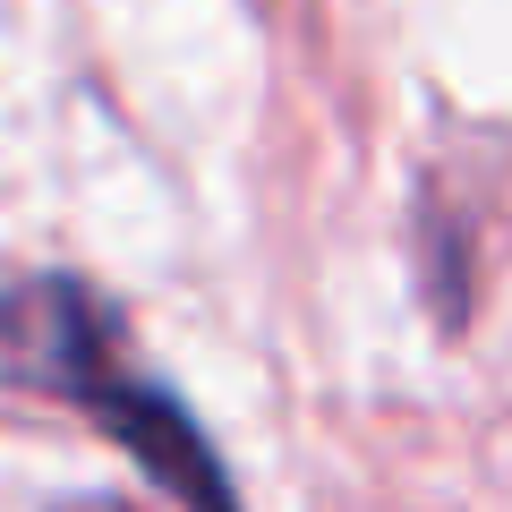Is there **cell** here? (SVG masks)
I'll return each mask as SVG.
<instances>
[{
    "label": "cell",
    "mask_w": 512,
    "mask_h": 512,
    "mask_svg": "<svg viewBox=\"0 0 512 512\" xmlns=\"http://www.w3.org/2000/svg\"><path fill=\"white\" fill-rule=\"evenodd\" d=\"M0 376L26 384V393L94 410L188 512H239L222 470H214V453H205V436L188 427V410L128 359L120 316L94 291H77V282H26V291L0 299Z\"/></svg>",
    "instance_id": "obj_1"
},
{
    "label": "cell",
    "mask_w": 512,
    "mask_h": 512,
    "mask_svg": "<svg viewBox=\"0 0 512 512\" xmlns=\"http://www.w3.org/2000/svg\"><path fill=\"white\" fill-rule=\"evenodd\" d=\"M94 512H111V504H94Z\"/></svg>",
    "instance_id": "obj_2"
}]
</instances>
